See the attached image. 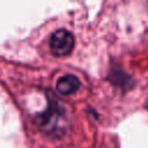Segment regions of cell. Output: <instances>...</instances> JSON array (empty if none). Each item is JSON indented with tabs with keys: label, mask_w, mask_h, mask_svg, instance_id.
<instances>
[{
	"label": "cell",
	"mask_w": 148,
	"mask_h": 148,
	"mask_svg": "<svg viewBox=\"0 0 148 148\" xmlns=\"http://www.w3.org/2000/svg\"><path fill=\"white\" fill-rule=\"evenodd\" d=\"M74 46V36L71 31L61 28L56 30L50 37V49L54 56L68 54Z\"/></svg>",
	"instance_id": "cell-2"
},
{
	"label": "cell",
	"mask_w": 148,
	"mask_h": 148,
	"mask_svg": "<svg viewBox=\"0 0 148 148\" xmlns=\"http://www.w3.org/2000/svg\"><path fill=\"white\" fill-rule=\"evenodd\" d=\"M67 116L65 109L56 103H50L47 110L36 117V124L47 133H64L66 128Z\"/></svg>",
	"instance_id": "cell-1"
},
{
	"label": "cell",
	"mask_w": 148,
	"mask_h": 148,
	"mask_svg": "<svg viewBox=\"0 0 148 148\" xmlns=\"http://www.w3.org/2000/svg\"><path fill=\"white\" fill-rule=\"evenodd\" d=\"M80 84H81V82L75 75L66 74V75H62L61 77L58 79V81H57V90L60 94L69 95V94L75 92L80 88Z\"/></svg>",
	"instance_id": "cell-3"
}]
</instances>
